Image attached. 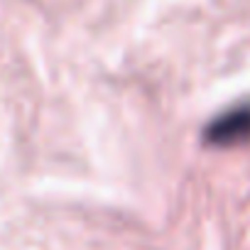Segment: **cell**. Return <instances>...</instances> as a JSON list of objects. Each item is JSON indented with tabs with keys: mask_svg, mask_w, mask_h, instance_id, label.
I'll use <instances>...</instances> for the list:
<instances>
[{
	"mask_svg": "<svg viewBox=\"0 0 250 250\" xmlns=\"http://www.w3.org/2000/svg\"><path fill=\"white\" fill-rule=\"evenodd\" d=\"M206 140L213 145H235L250 140V103H240L208 123Z\"/></svg>",
	"mask_w": 250,
	"mask_h": 250,
	"instance_id": "cell-1",
	"label": "cell"
}]
</instances>
